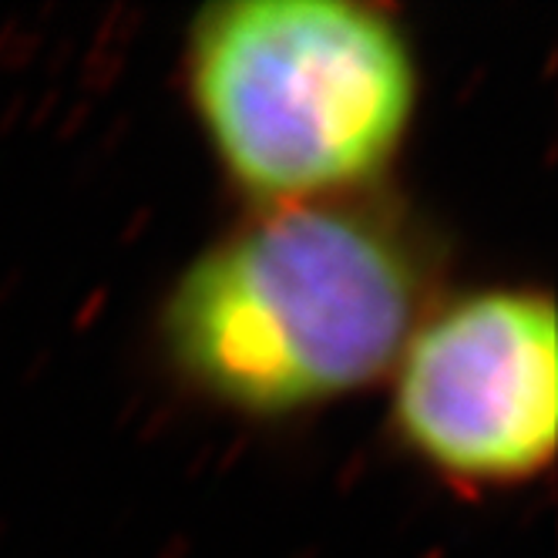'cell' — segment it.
<instances>
[{
    "label": "cell",
    "instance_id": "obj_3",
    "mask_svg": "<svg viewBox=\"0 0 558 558\" xmlns=\"http://www.w3.org/2000/svg\"><path fill=\"white\" fill-rule=\"evenodd\" d=\"M390 427L445 485H532L558 445V316L548 290L437 296L387 374Z\"/></svg>",
    "mask_w": 558,
    "mask_h": 558
},
{
    "label": "cell",
    "instance_id": "obj_2",
    "mask_svg": "<svg viewBox=\"0 0 558 558\" xmlns=\"http://www.w3.org/2000/svg\"><path fill=\"white\" fill-rule=\"evenodd\" d=\"M192 118L246 206L384 189L421 108V61L393 8L222 0L182 48Z\"/></svg>",
    "mask_w": 558,
    "mask_h": 558
},
{
    "label": "cell",
    "instance_id": "obj_1",
    "mask_svg": "<svg viewBox=\"0 0 558 558\" xmlns=\"http://www.w3.org/2000/svg\"><path fill=\"white\" fill-rule=\"evenodd\" d=\"M437 300V250L384 189L250 206L158 310V347L209 404L300 417L387 380Z\"/></svg>",
    "mask_w": 558,
    "mask_h": 558
}]
</instances>
